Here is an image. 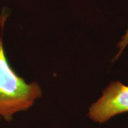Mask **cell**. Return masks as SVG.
<instances>
[{
    "mask_svg": "<svg viewBox=\"0 0 128 128\" xmlns=\"http://www.w3.org/2000/svg\"><path fill=\"white\" fill-rule=\"evenodd\" d=\"M42 96L38 83H27L14 71L0 37V121H11L14 114L29 109Z\"/></svg>",
    "mask_w": 128,
    "mask_h": 128,
    "instance_id": "6da1fadb",
    "label": "cell"
},
{
    "mask_svg": "<svg viewBox=\"0 0 128 128\" xmlns=\"http://www.w3.org/2000/svg\"><path fill=\"white\" fill-rule=\"evenodd\" d=\"M128 112V86L120 81H113L90 107L88 117L92 121L102 124L118 114Z\"/></svg>",
    "mask_w": 128,
    "mask_h": 128,
    "instance_id": "7a4b0ae2",
    "label": "cell"
},
{
    "mask_svg": "<svg viewBox=\"0 0 128 128\" xmlns=\"http://www.w3.org/2000/svg\"><path fill=\"white\" fill-rule=\"evenodd\" d=\"M128 29L127 30V32H125L124 35L122 38H121V40L120 41V43L118 44V47L119 48V51L118 53V54L115 56V59L118 58L119 56L121 55V54L123 52V50H124V48L128 46Z\"/></svg>",
    "mask_w": 128,
    "mask_h": 128,
    "instance_id": "3957f363",
    "label": "cell"
},
{
    "mask_svg": "<svg viewBox=\"0 0 128 128\" xmlns=\"http://www.w3.org/2000/svg\"><path fill=\"white\" fill-rule=\"evenodd\" d=\"M6 16H4L3 14L0 15V28L4 26L5 22H6Z\"/></svg>",
    "mask_w": 128,
    "mask_h": 128,
    "instance_id": "277c9868",
    "label": "cell"
}]
</instances>
